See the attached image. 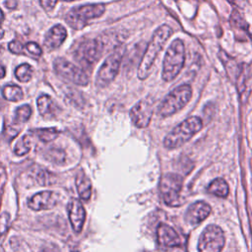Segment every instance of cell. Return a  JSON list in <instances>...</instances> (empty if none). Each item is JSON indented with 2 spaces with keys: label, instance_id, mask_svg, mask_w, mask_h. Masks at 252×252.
<instances>
[{
  "label": "cell",
  "instance_id": "cell-7",
  "mask_svg": "<svg viewBox=\"0 0 252 252\" xmlns=\"http://www.w3.org/2000/svg\"><path fill=\"white\" fill-rule=\"evenodd\" d=\"M222 229L216 225H208L202 232L198 241L199 252H220L224 246Z\"/></svg>",
  "mask_w": 252,
  "mask_h": 252
},
{
  "label": "cell",
  "instance_id": "cell-14",
  "mask_svg": "<svg viewBox=\"0 0 252 252\" xmlns=\"http://www.w3.org/2000/svg\"><path fill=\"white\" fill-rule=\"evenodd\" d=\"M211 213V207L204 201H198L190 205L185 213V220L192 224H198Z\"/></svg>",
  "mask_w": 252,
  "mask_h": 252
},
{
  "label": "cell",
  "instance_id": "cell-1",
  "mask_svg": "<svg viewBox=\"0 0 252 252\" xmlns=\"http://www.w3.org/2000/svg\"><path fill=\"white\" fill-rule=\"evenodd\" d=\"M171 34L172 29L167 25H161L155 31L138 66L137 75L139 79L145 80L150 75L159 51Z\"/></svg>",
  "mask_w": 252,
  "mask_h": 252
},
{
  "label": "cell",
  "instance_id": "cell-18",
  "mask_svg": "<svg viewBox=\"0 0 252 252\" xmlns=\"http://www.w3.org/2000/svg\"><path fill=\"white\" fill-rule=\"evenodd\" d=\"M37 108L39 114L44 117H49L55 113V104L47 94H42L37 98Z\"/></svg>",
  "mask_w": 252,
  "mask_h": 252
},
{
  "label": "cell",
  "instance_id": "cell-6",
  "mask_svg": "<svg viewBox=\"0 0 252 252\" xmlns=\"http://www.w3.org/2000/svg\"><path fill=\"white\" fill-rule=\"evenodd\" d=\"M182 183V177L176 173H165L161 176L159 191L167 206H179Z\"/></svg>",
  "mask_w": 252,
  "mask_h": 252
},
{
  "label": "cell",
  "instance_id": "cell-38",
  "mask_svg": "<svg viewBox=\"0 0 252 252\" xmlns=\"http://www.w3.org/2000/svg\"><path fill=\"white\" fill-rule=\"evenodd\" d=\"M73 252H78V251H73Z\"/></svg>",
  "mask_w": 252,
  "mask_h": 252
},
{
  "label": "cell",
  "instance_id": "cell-16",
  "mask_svg": "<svg viewBox=\"0 0 252 252\" xmlns=\"http://www.w3.org/2000/svg\"><path fill=\"white\" fill-rule=\"evenodd\" d=\"M67 36V31L62 25H55L53 28H51L45 38H44V46L48 50H53L57 47H59L63 41L65 40Z\"/></svg>",
  "mask_w": 252,
  "mask_h": 252
},
{
  "label": "cell",
  "instance_id": "cell-28",
  "mask_svg": "<svg viewBox=\"0 0 252 252\" xmlns=\"http://www.w3.org/2000/svg\"><path fill=\"white\" fill-rule=\"evenodd\" d=\"M26 48L29 51V53L33 55L34 57H38V56L41 55V48L35 42H28L26 44Z\"/></svg>",
  "mask_w": 252,
  "mask_h": 252
},
{
  "label": "cell",
  "instance_id": "cell-10",
  "mask_svg": "<svg viewBox=\"0 0 252 252\" xmlns=\"http://www.w3.org/2000/svg\"><path fill=\"white\" fill-rule=\"evenodd\" d=\"M103 43L97 39H88L82 42L75 52L76 59L85 66H93L101 56Z\"/></svg>",
  "mask_w": 252,
  "mask_h": 252
},
{
  "label": "cell",
  "instance_id": "cell-34",
  "mask_svg": "<svg viewBox=\"0 0 252 252\" xmlns=\"http://www.w3.org/2000/svg\"><path fill=\"white\" fill-rule=\"evenodd\" d=\"M3 20H4V14H3L2 10L0 9V24L3 22Z\"/></svg>",
  "mask_w": 252,
  "mask_h": 252
},
{
  "label": "cell",
  "instance_id": "cell-21",
  "mask_svg": "<svg viewBox=\"0 0 252 252\" xmlns=\"http://www.w3.org/2000/svg\"><path fill=\"white\" fill-rule=\"evenodd\" d=\"M34 133L36 134V136L40 141L44 143H48L56 139L60 132L56 128H41V129H36Z\"/></svg>",
  "mask_w": 252,
  "mask_h": 252
},
{
  "label": "cell",
  "instance_id": "cell-36",
  "mask_svg": "<svg viewBox=\"0 0 252 252\" xmlns=\"http://www.w3.org/2000/svg\"><path fill=\"white\" fill-rule=\"evenodd\" d=\"M3 53V47L0 45V55Z\"/></svg>",
  "mask_w": 252,
  "mask_h": 252
},
{
  "label": "cell",
  "instance_id": "cell-4",
  "mask_svg": "<svg viewBox=\"0 0 252 252\" xmlns=\"http://www.w3.org/2000/svg\"><path fill=\"white\" fill-rule=\"evenodd\" d=\"M192 96V88L190 85L183 84L170 92L162 100L158 107V114L161 117H168L182 109Z\"/></svg>",
  "mask_w": 252,
  "mask_h": 252
},
{
  "label": "cell",
  "instance_id": "cell-24",
  "mask_svg": "<svg viewBox=\"0 0 252 252\" xmlns=\"http://www.w3.org/2000/svg\"><path fill=\"white\" fill-rule=\"evenodd\" d=\"M32 114V108L29 104L21 105L16 109V116H15V122L16 123H24L29 120Z\"/></svg>",
  "mask_w": 252,
  "mask_h": 252
},
{
  "label": "cell",
  "instance_id": "cell-17",
  "mask_svg": "<svg viewBox=\"0 0 252 252\" xmlns=\"http://www.w3.org/2000/svg\"><path fill=\"white\" fill-rule=\"evenodd\" d=\"M76 187L78 194L82 200H89L92 195V183L89 177L84 173V171H80L76 176Z\"/></svg>",
  "mask_w": 252,
  "mask_h": 252
},
{
  "label": "cell",
  "instance_id": "cell-12",
  "mask_svg": "<svg viewBox=\"0 0 252 252\" xmlns=\"http://www.w3.org/2000/svg\"><path fill=\"white\" fill-rule=\"evenodd\" d=\"M59 202V195L54 191H41L28 199V207L33 211L50 210Z\"/></svg>",
  "mask_w": 252,
  "mask_h": 252
},
{
  "label": "cell",
  "instance_id": "cell-8",
  "mask_svg": "<svg viewBox=\"0 0 252 252\" xmlns=\"http://www.w3.org/2000/svg\"><path fill=\"white\" fill-rule=\"evenodd\" d=\"M121 61V51L113 52L104 60L96 74L95 86L97 88H104L114 80V78L118 74Z\"/></svg>",
  "mask_w": 252,
  "mask_h": 252
},
{
  "label": "cell",
  "instance_id": "cell-37",
  "mask_svg": "<svg viewBox=\"0 0 252 252\" xmlns=\"http://www.w3.org/2000/svg\"><path fill=\"white\" fill-rule=\"evenodd\" d=\"M62 1H67V2H70V1H76V0H62Z\"/></svg>",
  "mask_w": 252,
  "mask_h": 252
},
{
  "label": "cell",
  "instance_id": "cell-33",
  "mask_svg": "<svg viewBox=\"0 0 252 252\" xmlns=\"http://www.w3.org/2000/svg\"><path fill=\"white\" fill-rule=\"evenodd\" d=\"M5 74H6V70H5V68L0 64V79H1V78H4V77H5Z\"/></svg>",
  "mask_w": 252,
  "mask_h": 252
},
{
  "label": "cell",
  "instance_id": "cell-9",
  "mask_svg": "<svg viewBox=\"0 0 252 252\" xmlns=\"http://www.w3.org/2000/svg\"><path fill=\"white\" fill-rule=\"evenodd\" d=\"M54 70L65 78L66 80L70 81L79 86H87L89 83V77L87 73L82 69L74 65L73 63L69 62L65 58H56L54 60Z\"/></svg>",
  "mask_w": 252,
  "mask_h": 252
},
{
  "label": "cell",
  "instance_id": "cell-15",
  "mask_svg": "<svg viewBox=\"0 0 252 252\" xmlns=\"http://www.w3.org/2000/svg\"><path fill=\"white\" fill-rule=\"evenodd\" d=\"M157 238L158 244L165 247L178 246L181 241L177 232L166 223H160L158 226Z\"/></svg>",
  "mask_w": 252,
  "mask_h": 252
},
{
  "label": "cell",
  "instance_id": "cell-29",
  "mask_svg": "<svg viewBox=\"0 0 252 252\" xmlns=\"http://www.w3.org/2000/svg\"><path fill=\"white\" fill-rule=\"evenodd\" d=\"M8 48L11 52L13 53H16V54H19V53H22L23 49H24V45L17 41V40H12L9 44H8Z\"/></svg>",
  "mask_w": 252,
  "mask_h": 252
},
{
  "label": "cell",
  "instance_id": "cell-13",
  "mask_svg": "<svg viewBox=\"0 0 252 252\" xmlns=\"http://www.w3.org/2000/svg\"><path fill=\"white\" fill-rule=\"evenodd\" d=\"M70 224L76 233H80L86 220V211L83 204L78 199H72L67 206Z\"/></svg>",
  "mask_w": 252,
  "mask_h": 252
},
{
  "label": "cell",
  "instance_id": "cell-22",
  "mask_svg": "<svg viewBox=\"0 0 252 252\" xmlns=\"http://www.w3.org/2000/svg\"><path fill=\"white\" fill-rule=\"evenodd\" d=\"M32 148V140L30 136L27 134L23 136L17 143L14 148V153L17 156H24L27 155Z\"/></svg>",
  "mask_w": 252,
  "mask_h": 252
},
{
  "label": "cell",
  "instance_id": "cell-26",
  "mask_svg": "<svg viewBox=\"0 0 252 252\" xmlns=\"http://www.w3.org/2000/svg\"><path fill=\"white\" fill-rule=\"evenodd\" d=\"M10 224V215L8 213H3L0 216V238L6 233Z\"/></svg>",
  "mask_w": 252,
  "mask_h": 252
},
{
  "label": "cell",
  "instance_id": "cell-3",
  "mask_svg": "<svg viewBox=\"0 0 252 252\" xmlns=\"http://www.w3.org/2000/svg\"><path fill=\"white\" fill-rule=\"evenodd\" d=\"M185 62V47L181 39H174L167 48L162 62L161 77L165 82L173 81L180 73Z\"/></svg>",
  "mask_w": 252,
  "mask_h": 252
},
{
  "label": "cell",
  "instance_id": "cell-20",
  "mask_svg": "<svg viewBox=\"0 0 252 252\" xmlns=\"http://www.w3.org/2000/svg\"><path fill=\"white\" fill-rule=\"evenodd\" d=\"M3 96L10 101L21 100L24 96V93L19 86L8 85L3 89Z\"/></svg>",
  "mask_w": 252,
  "mask_h": 252
},
{
  "label": "cell",
  "instance_id": "cell-5",
  "mask_svg": "<svg viewBox=\"0 0 252 252\" xmlns=\"http://www.w3.org/2000/svg\"><path fill=\"white\" fill-rule=\"evenodd\" d=\"M104 11L105 5L102 3L75 7L66 15V22L73 29L81 30L88 24L90 20L102 16Z\"/></svg>",
  "mask_w": 252,
  "mask_h": 252
},
{
  "label": "cell",
  "instance_id": "cell-25",
  "mask_svg": "<svg viewBox=\"0 0 252 252\" xmlns=\"http://www.w3.org/2000/svg\"><path fill=\"white\" fill-rule=\"evenodd\" d=\"M17 124L19 123H13V124H10V123H6L5 124V127H4V131H3V135H4V138L10 142L11 140H13L18 134L19 132L21 131V127L18 126Z\"/></svg>",
  "mask_w": 252,
  "mask_h": 252
},
{
  "label": "cell",
  "instance_id": "cell-19",
  "mask_svg": "<svg viewBox=\"0 0 252 252\" xmlns=\"http://www.w3.org/2000/svg\"><path fill=\"white\" fill-rule=\"evenodd\" d=\"M228 191H229L228 185H227L226 181L222 178L214 179L208 187V192L209 193H211L215 196L220 197V198L226 197L227 194H228Z\"/></svg>",
  "mask_w": 252,
  "mask_h": 252
},
{
  "label": "cell",
  "instance_id": "cell-11",
  "mask_svg": "<svg viewBox=\"0 0 252 252\" xmlns=\"http://www.w3.org/2000/svg\"><path fill=\"white\" fill-rule=\"evenodd\" d=\"M154 112V99L147 97L138 101L130 110V118L138 128H146Z\"/></svg>",
  "mask_w": 252,
  "mask_h": 252
},
{
  "label": "cell",
  "instance_id": "cell-23",
  "mask_svg": "<svg viewBox=\"0 0 252 252\" xmlns=\"http://www.w3.org/2000/svg\"><path fill=\"white\" fill-rule=\"evenodd\" d=\"M32 70L31 65H29L28 63L19 65L15 70L16 78L23 83L29 82L32 79Z\"/></svg>",
  "mask_w": 252,
  "mask_h": 252
},
{
  "label": "cell",
  "instance_id": "cell-2",
  "mask_svg": "<svg viewBox=\"0 0 252 252\" xmlns=\"http://www.w3.org/2000/svg\"><path fill=\"white\" fill-rule=\"evenodd\" d=\"M203 127V122L198 116H191L174 127L164 138L163 146L172 150L181 147L196 135Z\"/></svg>",
  "mask_w": 252,
  "mask_h": 252
},
{
  "label": "cell",
  "instance_id": "cell-32",
  "mask_svg": "<svg viewBox=\"0 0 252 252\" xmlns=\"http://www.w3.org/2000/svg\"><path fill=\"white\" fill-rule=\"evenodd\" d=\"M5 5L7 8H10V9H14L16 6H17V2L15 0H7L5 2Z\"/></svg>",
  "mask_w": 252,
  "mask_h": 252
},
{
  "label": "cell",
  "instance_id": "cell-27",
  "mask_svg": "<svg viewBox=\"0 0 252 252\" xmlns=\"http://www.w3.org/2000/svg\"><path fill=\"white\" fill-rule=\"evenodd\" d=\"M48 158L53 162H62L65 158V153L61 150H58V149H52L48 153Z\"/></svg>",
  "mask_w": 252,
  "mask_h": 252
},
{
  "label": "cell",
  "instance_id": "cell-30",
  "mask_svg": "<svg viewBox=\"0 0 252 252\" xmlns=\"http://www.w3.org/2000/svg\"><path fill=\"white\" fill-rule=\"evenodd\" d=\"M39 3L46 12H50L56 6L57 0H39Z\"/></svg>",
  "mask_w": 252,
  "mask_h": 252
},
{
  "label": "cell",
  "instance_id": "cell-35",
  "mask_svg": "<svg viewBox=\"0 0 252 252\" xmlns=\"http://www.w3.org/2000/svg\"><path fill=\"white\" fill-rule=\"evenodd\" d=\"M3 33H4V32H3V30L2 29H0V38L3 36Z\"/></svg>",
  "mask_w": 252,
  "mask_h": 252
},
{
  "label": "cell",
  "instance_id": "cell-31",
  "mask_svg": "<svg viewBox=\"0 0 252 252\" xmlns=\"http://www.w3.org/2000/svg\"><path fill=\"white\" fill-rule=\"evenodd\" d=\"M39 252H61L59 250V248L53 244H49V245H46L44 247H42Z\"/></svg>",
  "mask_w": 252,
  "mask_h": 252
}]
</instances>
